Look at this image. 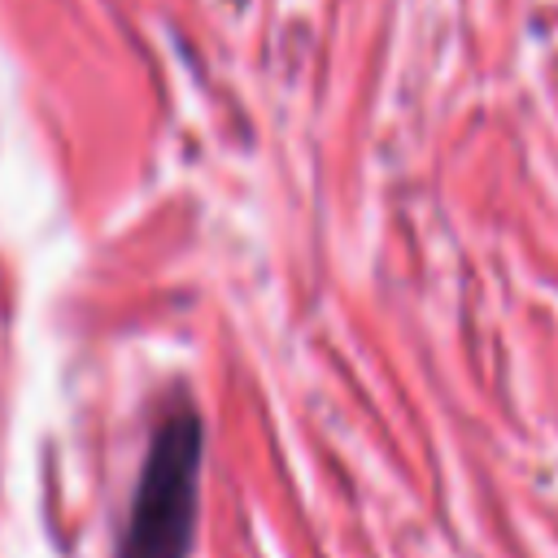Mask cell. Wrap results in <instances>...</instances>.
<instances>
[{
    "label": "cell",
    "instance_id": "obj_1",
    "mask_svg": "<svg viewBox=\"0 0 558 558\" xmlns=\"http://www.w3.org/2000/svg\"><path fill=\"white\" fill-rule=\"evenodd\" d=\"M201 414L179 401L153 427L122 532V558H187L201 501Z\"/></svg>",
    "mask_w": 558,
    "mask_h": 558
}]
</instances>
